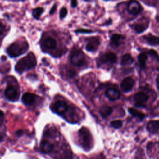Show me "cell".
<instances>
[{
    "label": "cell",
    "instance_id": "obj_1",
    "mask_svg": "<svg viewBox=\"0 0 159 159\" xmlns=\"http://www.w3.org/2000/svg\"><path fill=\"white\" fill-rule=\"evenodd\" d=\"M36 63L35 57L32 53H30L17 63L15 66V70L19 73H22L25 71L34 68L36 65Z\"/></svg>",
    "mask_w": 159,
    "mask_h": 159
},
{
    "label": "cell",
    "instance_id": "obj_2",
    "mask_svg": "<svg viewBox=\"0 0 159 159\" xmlns=\"http://www.w3.org/2000/svg\"><path fill=\"white\" fill-rule=\"evenodd\" d=\"M27 47H25V44L22 45L18 42H14L7 47L6 51L11 57H17L24 53L27 50Z\"/></svg>",
    "mask_w": 159,
    "mask_h": 159
},
{
    "label": "cell",
    "instance_id": "obj_3",
    "mask_svg": "<svg viewBox=\"0 0 159 159\" xmlns=\"http://www.w3.org/2000/svg\"><path fill=\"white\" fill-rule=\"evenodd\" d=\"M70 60L72 64L76 66L82 65L85 61V56L84 53L78 49L73 50L70 56Z\"/></svg>",
    "mask_w": 159,
    "mask_h": 159
},
{
    "label": "cell",
    "instance_id": "obj_4",
    "mask_svg": "<svg viewBox=\"0 0 159 159\" xmlns=\"http://www.w3.org/2000/svg\"><path fill=\"white\" fill-rule=\"evenodd\" d=\"M79 136L83 147L86 149H89L91 142V137L89 131L84 127L81 128L79 131Z\"/></svg>",
    "mask_w": 159,
    "mask_h": 159
},
{
    "label": "cell",
    "instance_id": "obj_5",
    "mask_svg": "<svg viewBox=\"0 0 159 159\" xmlns=\"http://www.w3.org/2000/svg\"><path fill=\"white\" fill-rule=\"evenodd\" d=\"M52 110L58 114H63L68 109L67 104L63 101H57L52 105Z\"/></svg>",
    "mask_w": 159,
    "mask_h": 159
},
{
    "label": "cell",
    "instance_id": "obj_6",
    "mask_svg": "<svg viewBox=\"0 0 159 159\" xmlns=\"http://www.w3.org/2000/svg\"><path fill=\"white\" fill-rule=\"evenodd\" d=\"M142 9V7L140 3L135 0H131L129 1L127 5V11L129 13L137 15L138 14Z\"/></svg>",
    "mask_w": 159,
    "mask_h": 159
},
{
    "label": "cell",
    "instance_id": "obj_7",
    "mask_svg": "<svg viewBox=\"0 0 159 159\" xmlns=\"http://www.w3.org/2000/svg\"><path fill=\"white\" fill-rule=\"evenodd\" d=\"M148 96L147 94L143 92H139L135 94L134 100L135 106L137 107H145V102L148 100Z\"/></svg>",
    "mask_w": 159,
    "mask_h": 159
},
{
    "label": "cell",
    "instance_id": "obj_8",
    "mask_svg": "<svg viewBox=\"0 0 159 159\" xmlns=\"http://www.w3.org/2000/svg\"><path fill=\"white\" fill-rule=\"evenodd\" d=\"M134 85V80L130 77H127L124 78L120 84V88L122 91L129 92L130 91Z\"/></svg>",
    "mask_w": 159,
    "mask_h": 159
},
{
    "label": "cell",
    "instance_id": "obj_9",
    "mask_svg": "<svg viewBox=\"0 0 159 159\" xmlns=\"http://www.w3.org/2000/svg\"><path fill=\"white\" fill-rule=\"evenodd\" d=\"M100 40L98 37H94L89 39L88 43L86 45V50L88 52H94L97 50L99 45Z\"/></svg>",
    "mask_w": 159,
    "mask_h": 159
},
{
    "label": "cell",
    "instance_id": "obj_10",
    "mask_svg": "<svg viewBox=\"0 0 159 159\" xmlns=\"http://www.w3.org/2000/svg\"><path fill=\"white\" fill-rule=\"evenodd\" d=\"M6 98L11 101H16L19 98L18 91L12 86H9L5 90Z\"/></svg>",
    "mask_w": 159,
    "mask_h": 159
},
{
    "label": "cell",
    "instance_id": "obj_11",
    "mask_svg": "<svg viewBox=\"0 0 159 159\" xmlns=\"http://www.w3.org/2000/svg\"><path fill=\"white\" fill-rule=\"evenodd\" d=\"M116 60H117L116 55L114 53L111 52H109L104 54L99 58L100 62L102 64L106 63H114L116 61Z\"/></svg>",
    "mask_w": 159,
    "mask_h": 159
},
{
    "label": "cell",
    "instance_id": "obj_12",
    "mask_svg": "<svg viewBox=\"0 0 159 159\" xmlns=\"http://www.w3.org/2000/svg\"><path fill=\"white\" fill-rule=\"evenodd\" d=\"M106 96L112 101L118 99L120 96V92L115 88H108L105 92Z\"/></svg>",
    "mask_w": 159,
    "mask_h": 159
},
{
    "label": "cell",
    "instance_id": "obj_13",
    "mask_svg": "<svg viewBox=\"0 0 159 159\" xmlns=\"http://www.w3.org/2000/svg\"><path fill=\"white\" fill-rule=\"evenodd\" d=\"M40 150L42 152L48 153H50L53 148V145L48 140L43 139L40 142Z\"/></svg>",
    "mask_w": 159,
    "mask_h": 159
},
{
    "label": "cell",
    "instance_id": "obj_14",
    "mask_svg": "<svg viewBox=\"0 0 159 159\" xmlns=\"http://www.w3.org/2000/svg\"><path fill=\"white\" fill-rule=\"evenodd\" d=\"M124 39L125 37L122 35L114 34L111 37L110 45L113 48H117L119 46L121 40H122Z\"/></svg>",
    "mask_w": 159,
    "mask_h": 159
},
{
    "label": "cell",
    "instance_id": "obj_15",
    "mask_svg": "<svg viewBox=\"0 0 159 159\" xmlns=\"http://www.w3.org/2000/svg\"><path fill=\"white\" fill-rule=\"evenodd\" d=\"M57 43L55 39L52 37L46 38L42 43V48L46 50H52L56 47Z\"/></svg>",
    "mask_w": 159,
    "mask_h": 159
},
{
    "label": "cell",
    "instance_id": "obj_16",
    "mask_svg": "<svg viewBox=\"0 0 159 159\" xmlns=\"http://www.w3.org/2000/svg\"><path fill=\"white\" fill-rule=\"evenodd\" d=\"M22 100L24 104L26 105H31L34 103L35 101V95L28 92L25 93L22 97Z\"/></svg>",
    "mask_w": 159,
    "mask_h": 159
},
{
    "label": "cell",
    "instance_id": "obj_17",
    "mask_svg": "<svg viewBox=\"0 0 159 159\" xmlns=\"http://www.w3.org/2000/svg\"><path fill=\"white\" fill-rule=\"evenodd\" d=\"M143 38L145 40L151 45H159V37L155 36L151 34L144 35Z\"/></svg>",
    "mask_w": 159,
    "mask_h": 159
},
{
    "label": "cell",
    "instance_id": "obj_18",
    "mask_svg": "<svg viewBox=\"0 0 159 159\" xmlns=\"http://www.w3.org/2000/svg\"><path fill=\"white\" fill-rule=\"evenodd\" d=\"M147 130L151 133H156L159 130V121L150 120L147 125Z\"/></svg>",
    "mask_w": 159,
    "mask_h": 159
},
{
    "label": "cell",
    "instance_id": "obj_19",
    "mask_svg": "<svg viewBox=\"0 0 159 159\" xmlns=\"http://www.w3.org/2000/svg\"><path fill=\"white\" fill-rule=\"evenodd\" d=\"M148 22H139V23H134V24L131 25V27L134 29V30L140 34L143 32L148 27Z\"/></svg>",
    "mask_w": 159,
    "mask_h": 159
},
{
    "label": "cell",
    "instance_id": "obj_20",
    "mask_svg": "<svg viewBox=\"0 0 159 159\" xmlns=\"http://www.w3.org/2000/svg\"><path fill=\"white\" fill-rule=\"evenodd\" d=\"M120 62L122 65H130L134 62V58L130 54H125L122 57Z\"/></svg>",
    "mask_w": 159,
    "mask_h": 159
},
{
    "label": "cell",
    "instance_id": "obj_21",
    "mask_svg": "<svg viewBox=\"0 0 159 159\" xmlns=\"http://www.w3.org/2000/svg\"><path fill=\"white\" fill-rule=\"evenodd\" d=\"M112 109L111 107L107 106H102L99 110V113L102 117H106L109 116L112 113Z\"/></svg>",
    "mask_w": 159,
    "mask_h": 159
},
{
    "label": "cell",
    "instance_id": "obj_22",
    "mask_svg": "<svg viewBox=\"0 0 159 159\" xmlns=\"http://www.w3.org/2000/svg\"><path fill=\"white\" fill-rule=\"evenodd\" d=\"M128 110H129V112L131 114V115H132L135 117L139 119L140 120H142L145 117V114L143 112H142L135 109L129 108Z\"/></svg>",
    "mask_w": 159,
    "mask_h": 159
},
{
    "label": "cell",
    "instance_id": "obj_23",
    "mask_svg": "<svg viewBox=\"0 0 159 159\" xmlns=\"http://www.w3.org/2000/svg\"><path fill=\"white\" fill-rule=\"evenodd\" d=\"M147 60V55L146 53H141L138 56V60L141 68H145L146 65V61Z\"/></svg>",
    "mask_w": 159,
    "mask_h": 159
},
{
    "label": "cell",
    "instance_id": "obj_24",
    "mask_svg": "<svg viewBox=\"0 0 159 159\" xmlns=\"http://www.w3.org/2000/svg\"><path fill=\"white\" fill-rule=\"evenodd\" d=\"M43 9L42 7H37L33 10L32 14L35 18L39 19L41 16V14L43 13Z\"/></svg>",
    "mask_w": 159,
    "mask_h": 159
},
{
    "label": "cell",
    "instance_id": "obj_25",
    "mask_svg": "<svg viewBox=\"0 0 159 159\" xmlns=\"http://www.w3.org/2000/svg\"><path fill=\"white\" fill-rule=\"evenodd\" d=\"M111 125L116 129H119L122 127V122L120 120H115L111 122Z\"/></svg>",
    "mask_w": 159,
    "mask_h": 159
},
{
    "label": "cell",
    "instance_id": "obj_26",
    "mask_svg": "<svg viewBox=\"0 0 159 159\" xmlns=\"http://www.w3.org/2000/svg\"><path fill=\"white\" fill-rule=\"evenodd\" d=\"M76 33H81V34H89L92 33L93 31L89 29H80L75 30Z\"/></svg>",
    "mask_w": 159,
    "mask_h": 159
},
{
    "label": "cell",
    "instance_id": "obj_27",
    "mask_svg": "<svg viewBox=\"0 0 159 159\" xmlns=\"http://www.w3.org/2000/svg\"><path fill=\"white\" fill-rule=\"evenodd\" d=\"M67 14V9L65 7H63L60 10V17L61 19L64 18Z\"/></svg>",
    "mask_w": 159,
    "mask_h": 159
},
{
    "label": "cell",
    "instance_id": "obj_28",
    "mask_svg": "<svg viewBox=\"0 0 159 159\" xmlns=\"http://www.w3.org/2000/svg\"><path fill=\"white\" fill-rule=\"evenodd\" d=\"M149 53H150L152 56H153V57H154L155 58H156L158 60H159V56L158 55V54L157 53V52H156L155 50H150L149 51Z\"/></svg>",
    "mask_w": 159,
    "mask_h": 159
},
{
    "label": "cell",
    "instance_id": "obj_29",
    "mask_svg": "<svg viewBox=\"0 0 159 159\" xmlns=\"http://www.w3.org/2000/svg\"><path fill=\"white\" fill-rule=\"evenodd\" d=\"M5 30H6V27L4 25L0 22V35H2L5 32Z\"/></svg>",
    "mask_w": 159,
    "mask_h": 159
},
{
    "label": "cell",
    "instance_id": "obj_30",
    "mask_svg": "<svg viewBox=\"0 0 159 159\" xmlns=\"http://www.w3.org/2000/svg\"><path fill=\"white\" fill-rule=\"evenodd\" d=\"M71 5L73 7H75L77 5V0H71Z\"/></svg>",
    "mask_w": 159,
    "mask_h": 159
},
{
    "label": "cell",
    "instance_id": "obj_31",
    "mask_svg": "<svg viewBox=\"0 0 159 159\" xmlns=\"http://www.w3.org/2000/svg\"><path fill=\"white\" fill-rule=\"evenodd\" d=\"M56 7H57V6H56V5H54V6L52 7V9H51V10H50V14H53V13L55 12V10H56Z\"/></svg>",
    "mask_w": 159,
    "mask_h": 159
},
{
    "label": "cell",
    "instance_id": "obj_32",
    "mask_svg": "<svg viewBox=\"0 0 159 159\" xmlns=\"http://www.w3.org/2000/svg\"><path fill=\"white\" fill-rule=\"evenodd\" d=\"M3 117H4V114L1 111H0V122H2L3 120Z\"/></svg>",
    "mask_w": 159,
    "mask_h": 159
},
{
    "label": "cell",
    "instance_id": "obj_33",
    "mask_svg": "<svg viewBox=\"0 0 159 159\" xmlns=\"http://www.w3.org/2000/svg\"><path fill=\"white\" fill-rule=\"evenodd\" d=\"M156 81H157V88H158V90H159V75L158 76Z\"/></svg>",
    "mask_w": 159,
    "mask_h": 159
},
{
    "label": "cell",
    "instance_id": "obj_34",
    "mask_svg": "<svg viewBox=\"0 0 159 159\" xmlns=\"http://www.w3.org/2000/svg\"><path fill=\"white\" fill-rule=\"evenodd\" d=\"M22 134V130H18V131L16 132V134L17 135H18V136L21 135Z\"/></svg>",
    "mask_w": 159,
    "mask_h": 159
},
{
    "label": "cell",
    "instance_id": "obj_35",
    "mask_svg": "<svg viewBox=\"0 0 159 159\" xmlns=\"http://www.w3.org/2000/svg\"><path fill=\"white\" fill-rule=\"evenodd\" d=\"M3 139V135L0 132V141H1Z\"/></svg>",
    "mask_w": 159,
    "mask_h": 159
},
{
    "label": "cell",
    "instance_id": "obj_36",
    "mask_svg": "<svg viewBox=\"0 0 159 159\" xmlns=\"http://www.w3.org/2000/svg\"><path fill=\"white\" fill-rule=\"evenodd\" d=\"M86 1H90V0H86Z\"/></svg>",
    "mask_w": 159,
    "mask_h": 159
},
{
    "label": "cell",
    "instance_id": "obj_37",
    "mask_svg": "<svg viewBox=\"0 0 159 159\" xmlns=\"http://www.w3.org/2000/svg\"><path fill=\"white\" fill-rule=\"evenodd\" d=\"M105 1H108V0H105Z\"/></svg>",
    "mask_w": 159,
    "mask_h": 159
}]
</instances>
